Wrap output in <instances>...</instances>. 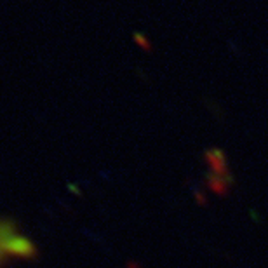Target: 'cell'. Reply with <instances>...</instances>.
I'll return each mask as SVG.
<instances>
[{"label": "cell", "mask_w": 268, "mask_h": 268, "mask_svg": "<svg viewBox=\"0 0 268 268\" xmlns=\"http://www.w3.org/2000/svg\"><path fill=\"white\" fill-rule=\"evenodd\" d=\"M204 159L207 162L209 172H214V174H221V176H227L230 174V167H228V160H227V155L223 153V150L220 148H209L207 152L204 153Z\"/></svg>", "instance_id": "obj_2"}, {"label": "cell", "mask_w": 268, "mask_h": 268, "mask_svg": "<svg viewBox=\"0 0 268 268\" xmlns=\"http://www.w3.org/2000/svg\"><path fill=\"white\" fill-rule=\"evenodd\" d=\"M33 246L16 227L0 220V265L14 258L30 256Z\"/></svg>", "instance_id": "obj_1"}, {"label": "cell", "mask_w": 268, "mask_h": 268, "mask_svg": "<svg viewBox=\"0 0 268 268\" xmlns=\"http://www.w3.org/2000/svg\"><path fill=\"white\" fill-rule=\"evenodd\" d=\"M207 185L212 192L225 195V193L230 192V186L233 185V178L232 174H227V176H221V174H214V172H207Z\"/></svg>", "instance_id": "obj_3"}, {"label": "cell", "mask_w": 268, "mask_h": 268, "mask_svg": "<svg viewBox=\"0 0 268 268\" xmlns=\"http://www.w3.org/2000/svg\"><path fill=\"white\" fill-rule=\"evenodd\" d=\"M136 40L140 42L141 45H143V49H146V51H150V47H152V44L148 42V39H141V35H136Z\"/></svg>", "instance_id": "obj_4"}]
</instances>
